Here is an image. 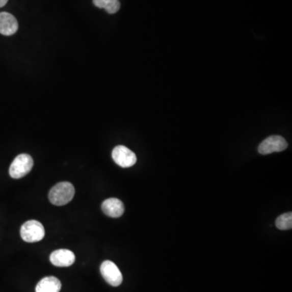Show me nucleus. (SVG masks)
I'll return each mask as SVG.
<instances>
[{
  "instance_id": "12",
  "label": "nucleus",
  "mask_w": 292,
  "mask_h": 292,
  "mask_svg": "<svg viewBox=\"0 0 292 292\" xmlns=\"http://www.w3.org/2000/svg\"><path fill=\"white\" fill-rule=\"evenodd\" d=\"M277 228L282 231H286V230H290L292 228V213L283 214L280 215L276 219L275 222Z\"/></svg>"
},
{
  "instance_id": "9",
  "label": "nucleus",
  "mask_w": 292,
  "mask_h": 292,
  "mask_svg": "<svg viewBox=\"0 0 292 292\" xmlns=\"http://www.w3.org/2000/svg\"><path fill=\"white\" fill-rule=\"evenodd\" d=\"M103 213L111 218H119L124 213V205L117 198H109L101 204Z\"/></svg>"
},
{
  "instance_id": "13",
  "label": "nucleus",
  "mask_w": 292,
  "mask_h": 292,
  "mask_svg": "<svg viewBox=\"0 0 292 292\" xmlns=\"http://www.w3.org/2000/svg\"><path fill=\"white\" fill-rule=\"evenodd\" d=\"M8 2V0H0V8L5 6Z\"/></svg>"
},
{
  "instance_id": "10",
  "label": "nucleus",
  "mask_w": 292,
  "mask_h": 292,
  "mask_svg": "<svg viewBox=\"0 0 292 292\" xmlns=\"http://www.w3.org/2000/svg\"><path fill=\"white\" fill-rule=\"evenodd\" d=\"M61 282L56 277L50 276L42 278L36 286V292H60Z\"/></svg>"
},
{
  "instance_id": "2",
  "label": "nucleus",
  "mask_w": 292,
  "mask_h": 292,
  "mask_svg": "<svg viewBox=\"0 0 292 292\" xmlns=\"http://www.w3.org/2000/svg\"><path fill=\"white\" fill-rule=\"evenodd\" d=\"M20 236L28 243L38 242L45 236L43 225L37 220L27 221L20 228Z\"/></svg>"
},
{
  "instance_id": "11",
  "label": "nucleus",
  "mask_w": 292,
  "mask_h": 292,
  "mask_svg": "<svg viewBox=\"0 0 292 292\" xmlns=\"http://www.w3.org/2000/svg\"><path fill=\"white\" fill-rule=\"evenodd\" d=\"M97 8H104L109 14H115L120 9L119 0H93Z\"/></svg>"
},
{
  "instance_id": "6",
  "label": "nucleus",
  "mask_w": 292,
  "mask_h": 292,
  "mask_svg": "<svg viewBox=\"0 0 292 292\" xmlns=\"http://www.w3.org/2000/svg\"><path fill=\"white\" fill-rule=\"evenodd\" d=\"M101 275L111 286H118L123 282V276L117 266L111 260H105L100 268Z\"/></svg>"
},
{
  "instance_id": "5",
  "label": "nucleus",
  "mask_w": 292,
  "mask_h": 292,
  "mask_svg": "<svg viewBox=\"0 0 292 292\" xmlns=\"http://www.w3.org/2000/svg\"><path fill=\"white\" fill-rule=\"evenodd\" d=\"M112 158L117 165L123 168L132 167L137 163L135 153L123 145H118L113 149Z\"/></svg>"
},
{
  "instance_id": "7",
  "label": "nucleus",
  "mask_w": 292,
  "mask_h": 292,
  "mask_svg": "<svg viewBox=\"0 0 292 292\" xmlns=\"http://www.w3.org/2000/svg\"><path fill=\"white\" fill-rule=\"evenodd\" d=\"M75 254L68 249H58L50 256V262L57 267H71L75 262Z\"/></svg>"
},
{
  "instance_id": "1",
  "label": "nucleus",
  "mask_w": 292,
  "mask_h": 292,
  "mask_svg": "<svg viewBox=\"0 0 292 292\" xmlns=\"http://www.w3.org/2000/svg\"><path fill=\"white\" fill-rule=\"evenodd\" d=\"M75 195L73 185L69 182H60L50 189L49 200L55 205L62 206L72 201Z\"/></svg>"
},
{
  "instance_id": "8",
  "label": "nucleus",
  "mask_w": 292,
  "mask_h": 292,
  "mask_svg": "<svg viewBox=\"0 0 292 292\" xmlns=\"http://www.w3.org/2000/svg\"><path fill=\"white\" fill-rule=\"evenodd\" d=\"M18 30V22L16 17L8 12H0V34L11 36Z\"/></svg>"
},
{
  "instance_id": "4",
  "label": "nucleus",
  "mask_w": 292,
  "mask_h": 292,
  "mask_svg": "<svg viewBox=\"0 0 292 292\" xmlns=\"http://www.w3.org/2000/svg\"><path fill=\"white\" fill-rule=\"evenodd\" d=\"M288 144L281 136H271L260 144L258 152L260 154L267 155L274 152H282L287 148Z\"/></svg>"
},
{
  "instance_id": "3",
  "label": "nucleus",
  "mask_w": 292,
  "mask_h": 292,
  "mask_svg": "<svg viewBox=\"0 0 292 292\" xmlns=\"http://www.w3.org/2000/svg\"><path fill=\"white\" fill-rule=\"evenodd\" d=\"M33 167L34 160L32 157L26 153H22L12 162L9 169V174L13 179H20L22 177L28 175Z\"/></svg>"
}]
</instances>
